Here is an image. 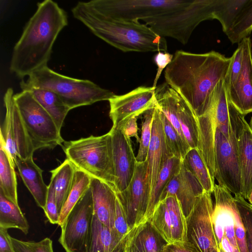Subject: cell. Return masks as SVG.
<instances>
[{"mask_svg":"<svg viewBox=\"0 0 252 252\" xmlns=\"http://www.w3.org/2000/svg\"><path fill=\"white\" fill-rule=\"evenodd\" d=\"M234 198L245 228L248 252H252V205L241 195Z\"/></svg>","mask_w":252,"mask_h":252,"instance_id":"cell-40","label":"cell"},{"mask_svg":"<svg viewBox=\"0 0 252 252\" xmlns=\"http://www.w3.org/2000/svg\"><path fill=\"white\" fill-rule=\"evenodd\" d=\"M249 0H215L214 18L220 23L226 34Z\"/></svg>","mask_w":252,"mask_h":252,"instance_id":"cell-36","label":"cell"},{"mask_svg":"<svg viewBox=\"0 0 252 252\" xmlns=\"http://www.w3.org/2000/svg\"><path fill=\"white\" fill-rule=\"evenodd\" d=\"M156 88L139 86L124 94H115L109 100V116L113 122L112 127L118 128L129 119L138 117L156 107L158 105Z\"/></svg>","mask_w":252,"mask_h":252,"instance_id":"cell-14","label":"cell"},{"mask_svg":"<svg viewBox=\"0 0 252 252\" xmlns=\"http://www.w3.org/2000/svg\"><path fill=\"white\" fill-rule=\"evenodd\" d=\"M13 99L35 150L52 149L65 142L50 114L29 91L14 94Z\"/></svg>","mask_w":252,"mask_h":252,"instance_id":"cell-7","label":"cell"},{"mask_svg":"<svg viewBox=\"0 0 252 252\" xmlns=\"http://www.w3.org/2000/svg\"><path fill=\"white\" fill-rule=\"evenodd\" d=\"M75 170L74 165L66 159L60 165L50 171L49 185L54 190L60 213L70 190Z\"/></svg>","mask_w":252,"mask_h":252,"instance_id":"cell-28","label":"cell"},{"mask_svg":"<svg viewBox=\"0 0 252 252\" xmlns=\"http://www.w3.org/2000/svg\"><path fill=\"white\" fill-rule=\"evenodd\" d=\"M15 165L24 184L36 204L43 209L46 203L48 186L43 181V171L35 163L32 157L18 159L15 162Z\"/></svg>","mask_w":252,"mask_h":252,"instance_id":"cell-24","label":"cell"},{"mask_svg":"<svg viewBox=\"0 0 252 252\" xmlns=\"http://www.w3.org/2000/svg\"><path fill=\"white\" fill-rule=\"evenodd\" d=\"M162 120L165 142L168 151L173 156L183 160L191 148L182 139L162 112Z\"/></svg>","mask_w":252,"mask_h":252,"instance_id":"cell-38","label":"cell"},{"mask_svg":"<svg viewBox=\"0 0 252 252\" xmlns=\"http://www.w3.org/2000/svg\"><path fill=\"white\" fill-rule=\"evenodd\" d=\"M216 127L226 137L233 132L229 111V99L224 82L221 80L217 85L212 103Z\"/></svg>","mask_w":252,"mask_h":252,"instance_id":"cell-29","label":"cell"},{"mask_svg":"<svg viewBox=\"0 0 252 252\" xmlns=\"http://www.w3.org/2000/svg\"><path fill=\"white\" fill-rule=\"evenodd\" d=\"M215 0H191L188 4L170 12L143 20L156 33L188 43L196 27L214 19Z\"/></svg>","mask_w":252,"mask_h":252,"instance_id":"cell-6","label":"cell"},{"mask_svg":"<svg viewBox=\"0 0 252 252\" xmlns=\"http://www.w3.org/2000/svg\"><path fill=\"white\" fill-rule=\"evenodd\" d=\"M247 200H248L249 203L252 205V189Z\"/></svg>","mask_w":252,"mask_h":252,"instance_id":"cell-49","label":"cell"},{"mask_svg":"<svg viewBox=\"0 0 252 252\" xmlns=\"http://www.w3.org/2000/svg\"><path fill=\"white\" fill-rule=\"evenodd\" d=\"M249 126H250V127L252 131V117L251 119V120H250V124H249Z\"/></svg>","mask_w":252,"mask_h":252,"instance_id":"cell-50","label":"cell"},{"mask_svg":"<svg viewBox=\"0 0 252 252\" xmlns=\"http://www.w3.org/2000/svg\"><path fill=\"white\" fill-rule=\"evenodd\" d=\"M220 252H225L224 251H223L221 249H220Z\"/></svg>","mask_w":252,"mask_h":252,"instance_id":"cell-51","label":"cell"},{"mask_svg":"<svg viewBox=\"0 0 252 252\" xmlns=\"http://www.w3.org/2000/svg\"><path fill=\"white\" fill-rule=\"evenodd\" d=\"M168 243L149 220L131 229L126 242V252H161Z\"/></svg>","mask_w":252,"mask_h":252,"instance_id":"cell-23","label":"cell"},{"mask_svg":"<svg viewBox=\"0 0 252 252\" xmlns=\"http://www.w3.org/2000/svg\"><path fill=\"white\" fill-rule=\"evenodd\" d=\"M15 167L5 150L0 147V190L6 197L18 204Z\"/></svg>","mask_w":252,"mask_h":252,"instance_id":"cell-35","label":"cell"},{"mask_svg":"<svg viewBox=\"0 0 252 252\" xmlns=\"http://www.w3.org/2000/svg\"><path fill=\"white\" fill-rule=\"evenodd\" d=\"M174 55L166 52H158L154 57V61L157 66V71L152 87L156 88L157 83L159 79L163 69L171 62Z\"/></svg>","mask_w":252,"mask_h":252,"instance_id":"cell-45","label":"cell"},{"mask_svg":"<svg viewBox=\"0 0 252 252\" xmlns=\"http://www.w3.org/2000/svg\"><path fill=\"white\" fill-rule=\"evenodd\" d=\"M213 209L211 193L204 191L186 217V242L199 252H220L212 220Z\"/></svg>","mask_w":252,"mask_h":252,"instance_id":"cell-12","label":"cell"},{"mask_svg":"<svg viewBox=\"0 0 252 252\" xmlns=\"http://www.w3.org/2000/svg\"><path fill=\"white\" fill-rule=\"evenodd\" d=\"M94 215L102 223L113 229L117 194L115 189L108 183L91 177Z\"/></svg>","mask_w":252,"mask_h":252,"instance_id":"cell-22","label":"cell"},{"mask_svg":"<svg viewBox=\"0 0 252 252\" xmlns=\"http://www.w3.org/2000/svg\"><path fill=\"white\" fill-rule=\"evenodd\" d=\"M29 91L40 105L50 114L61 130L64 120L70 110L56 93L48 89L30 87Z\"/></svg>","mask_w":252,"mask_h":252,"instance_id":"cell-27","label":"cell"},{"mask_svg":"<svg viewBox=\"0 0 252 252\" xmlns=\"http://www.w3.org/2000/svg\"><path fill=\"white\" fill-rule=\"evenodd\" d=\"M178 108V119L184 137L190 148L197 149L199 129L197 117L189 104L180 94Z\"/></svg>","mask_w":252,"mask_h":252,"instance_id":"cell-33","label":"cell"},{"mask_svg":"<svg viewBox=\"0 0 252 252\" xmlns=\"http://www.w3.org/2000/svg\"><path fill=\"white\" fill-rule=\"evenodd\" d=\"M22 90L30 87L48 89L61 98L70 110L109 100L115 94L87 79H79L58 73L47 66L41 68L20 82Z\"/></svg>","mask_w":252,"mask_h":252,"instance_id":"cell-4","label":"cell"},{"mask_svg":"<svg viewBox=\"0 0 252 252\" xmlns=\"http://www.w3.org/2000/svg\"><path fill=\"white\" fill-rule=\"evenodd\" d=\"M113 229L123 239H126L131 231L125 209L117 195Z\"/></svg>","mask_w":252,"mask_h":252,"instance_id":"cell-43","label":"cell"},{"mask_svg":"<svg viewBox=\"0 0 252 252\" xmlns=\"http://www.w3.org/2000/svg\"><path fill=\"white\" fill-rule=\"evenodd\" d=\"M182 162L185 167L197 179L204 190L213 193L215 179L211 176L198 150L191 148Z\"/></svg>","mask_w":252,"mask_h":252,"instance_id":"cell-32","label":"cell"},{"mask_svg":"<svg viewBox=\"0 0 252 252\" xmlns=\"http://www.w3.org/2000/svg\"><path fill=\"white\" fill-rule=\"evenodd\" d=\"M171 156L172 155L168 151L165 142L162 112L157 105L154 110L152 135L146 159V181L149 187V198L163 165L167 158Z\"/></svg>","mask_w":252,"mask_h":252,"instance_id":"cell-19","label":"cell"},{"mask_svg":"<svg viewBox=\"0 0 252 252\" xmlns=\"http://www.w3.org/2000/svg\"><path fill=\"white\" fill-rule=\"evenodd\" d=\"M154 108L144 113L143 119L142 121L141 136L139 147L136 157L137 162H144L147 159L152 135V125Z\"/></svg>","mask_w":252,"mask_h":252,"instance_id":"cell-39","label":"cell"},{"mask_svg":"<svg viewBox=\"0 0 252 252\" xmlns=\"http://www.w3.org/2000/svg\"><path fill=\"white\" fill-rule=\"evenodd\" d=\"M215 203L212 216L213 228L219 248L222 242H229L240 252L235 236V223L239 211L234 196L223 186L215 184Z\"/></svg>","mask_w":252,"mask_h":252,"instance_id":"cell-16","label":"cell"},{"mask_svg":"<svg viewBox=\"0 0 252 252\" xmlns=\"http://www.w3.org/2000/svg\"><path fill=\"white\" fill-rule=\"evenodd\" d=\"M164 252H199L187 242L168 244L163 250Z\"/></svg>","mask_w":252,"mask_h":252,"instance_id":"cell-48","label":"cell"},{"mask_svg":"<svg viewBox=\"0 0 252 252\" xmlns=\"http://www.w3.org/2000/svg\"><path fill=\"white\" fill-rule=\"evenodd\" d=\"M191 0H92L85 2L93 11L104 17L139 21L178 9Z\"/></svg>","mask_w":252,"mask_h":252,"instance_id":"cell-8","label":"cell"},{"mask_svg":"<svg viewBox=\"0 0 252 252\" xmlns=\"http://www.w3.org/2000/svg\"><path fill=\"white\" fill-rule=\"evenodd\" d=\"M182 160L174 156H171L165 161L150 197L148 209L143 222L150 219L156 207L159 202L163 190L173 177L180 170Z\"/></svg>","mask_w":252,"mask_h":252,"instance_id":"cell-30","label":"cell"},{"mask_svg":"<svg viewBox=\"0 0 252 252\" xmlns=\"http://www.w3.org/2000/svg\"><path fill=\"white\" fill-rule=\"evenodd\" d=\"M226 137L216 127L214 142L215 179L234 196H242V186L237 138L235 128Z\"/></svg>","mask_w":252,"mask_h":252,"instance_id":"cell-11","label":"cell"},{"mask_svg":"<svg viewBox=\"0 0 252 252\" xmlns=\"http://www.w3.org/2000/svg\"><path fill=\"white\" fill-rule=\"evenodd\" d=\"M93 217L90 187L60 226L59 242L66 252H88Z\"/></svg>","mask_w":252,"mask_h":252,"instance_id":"cell-9","label":"cell"},{"mask_svg":"<svg viewBox=\"0 0 252 252\" xmlns=\"http://www.w3.org/2000/svg\"><path fill=\"white\" fill-rule=\"evenodd\" d=\"M147 170L146 160L137 162L129 185L121 193H116L125 209L131 230L143 222L147 213L149 200Z\"/></svg>","mask_w":252,"mask_h":252,"instance_id":"cell-13","label":"cell"},{"mask_svg":"<svg viewBox=\"0 0 252 252\" xmlns=\"http://www.w3.org/2000/svg\"><path fill=\"white\" fill-rule=\"evenodd\" d=\"M7 229L0 227V252H15Z\"/></svg>","mask_w":252,"mask_h":252,"instance_id":"cell-47","label":"cell"},{"mask_svg":"<svg viewBox=\"0 0 252 252\" xmlns=\"http://www.w3.org/2000/svg\"><path fill=\"white\" fill-rule=\"evenodd\" d=\"M252 31V0H249L226 33L232 44L240 43Z\"/></svg>","mask_w":252,"mask_h":252,"instance_id":"cell-37","label":"cell"},{"mask_svg":"<svg viewBox=\"0 0 252 252\" xmlns=\"http://www.w3.org/2000/svg\"><path fill=\"white\" fill-rule=\"evenodd\" d=\"M243 46L241 42L238 43V46L230 57L231 62L228 70L224 79L226 90L232 87L237 80L241 71L243 64Z\"/></svg>","mask_w":252,"mask_h":252,"instance_id":"cell-42","label":"cell"},{"mask_svg":"<svg viewBox=\"0 0 252 252\" xmlns=\"http://www.w3.org/2000/svg\"><path fill=\"white\" fill-rule=\"evenodd\" d=\"M15 252H54L52 241L45 238L39 242L25 241L11 237Z\"/></svg>","mask_w":252,"mask_h":252,"instance_id":"cell-41","label":"cell"},{"mask_svg":"<svg viewBox=\"0 0 252 252\" xmlns=\"http://www.w3.org/2000/svg\"><path fill=\"white\" fill-rule=\"evenodd\" d=\"M148 220L168 244L186 241V217L176 196L169 195L159 202Z\"/></svg>","mask_w":252,"mask_h":252,"instance_id":"cell-15","label":"cell"},{"mask_svg":"<svg viewBox=\"0 0 252 252\" xmlns=\"http://www.w3.org/2000/svg\"><path fill=\"white\" fill-rule=\"evenodd\" d=\"M138 117H133L129 119L121 127L118 128L127 137H135L139 143L140 138L138 135L137 120Z\"/></svg>","mask_w":252,"mask_h":252,"instance_id":"cell-46","label":"cell"},{"mask_svg":"<svg viewBox=\"0 0 252 252\" xmlns=\"http://www.w3.org/2000/svg\"><path fill=\"white\" fill-rule=\"evenodd\" d=\"M243 46V64L235 84L226 90L230 102L242 115L252 112V52L249 37L241 42Z\"/></svg>","mask_w":252,"mask_h":252,"instance_id":"cell-20","label":"cell"},{"mask_svg":"<svg viewBox=\"0 0 252 252\" xmlns=\"http://www.w3.org/2000/svg\"><path fill=\"white\" fill-rule=\"evenodd\" d=\"M0 227L16 228L24 234L29 232V225L18 204L6 197L0 190Z\"/></svg>","mask_w":252,"mask_h":252,"instance_id":"cell-31","label":"cell"},{"mask_svg":"<svg viewBox=\"0 0 252 252\" xmlns=\"http://www.w3.org/2000/svg\"><path fill=\"white\" fill-rule=\"evenodd\" d=\"M123 252H126L124 250Z\"/></svg>","mask_w":252,"mask_h":252,"instance_id":"cell-52","label":"cell"},{"mask_svg":"<svg viewBox=\"0 0 252 252\" xmlns=\"http://www.w3.org/2000/svg\"><path fill=\"white\" fill-rule=\"evenodd\" d=\"M161 252H163V251H162Z\"/></svg>","mask_w":252,"mask_h":252,"instance_id":"cell-53","label":"cell"},{"mask_svg":"<svg viewBox=\"0 0 252 252\" xmlns=\"http://www.w3.org/2000/svg\"><path fill=\"white\" fill-rule=\"evenodd\" d=\"M67 24L65 11L57 2L52 0L38 2L14 47L10 72L22 78L47 66L53 45Z\"/></svg>","mask_w":252,"mask_h":252,"instance_id":"cell-2","label":"cell"},{"mask_svg":"<svg viewBox=\"0 0 252 252\" xmlns=\"http://www.w3.org/2000/svg\"><path fill=\"white\" fill-rule=\"evenodd\" d=\"M71 11L95 35L124 52L167 50L165 38L146 24L104 17L91 10L85 2H78Z\"/></svg>","mask_w":252,"mask_h":252,"instance_id":"cell-3","label":"cell"},{"mask_svg":"<svg viewBox=\"0 0 252 252\" xmlns=\"http://www.w3.org/2000/svg\"><path fill=\"white\" fill-rule=\"evenodd\" d=\"M62 147L66 159L76 168L108 183L115 189L112 137L109 131L101 136L91 135L64 142Z\"/></svg>","mask_w":252,"mask_h":252,"instance_id":"cell-5","label":"cell"},{"mask_svg":"<svg viewBox=\"0 0 252 252\" xmlns=\"http://www.w3.org/2000/svg\"><path fill=\"white\" fill-rule=\"evenodd\" d=\"M231 62L219 52L177 50L164 71L165 82L189 104L196 117L212 105L215 88L224 79Z\"/></svg>","mask_w":252,"mask_h":252,"instance_id":"cell-1","label":"cell"},{"mask_svg":"<svg viewBox=\"0 0 252 252\" xmlns=\"http://www.w3.org/2000/svg\"><path fill=\"white\" fill-rule=\"evenodd\" d=\"M213 103V102H212ZM199 129L197 150L212 177L215 179L214 142L216 125L212 104L203 115L197 117Z\"/></svg>","mask_w":252,"mask_h":252,"instance_id":"cell-25","label":"cell"},{"mask_svg":"<svg viewBox=\"0 0 252 252\" xmlns=\"http://www.w3.org/2000/svg\"><path fill=\"white\" fill-rule=\"evenodd\" d=\"M48 186V193L45 205L43 209L48 220L52 224L59 223L60 212L59 211L54 190L51 186Z\"/></svg>","mask_w":252,"mask_h":252,"instance_id":"cell-44","label":"cell"},{"mask_svg":"<svg viewBox=\"0 0 252 252\" xmlns=\"http://www.w3.org/2000/svg\"><path fill=\"white\" fill-rule=\"evenodd\" d=\"M91 177L76 168L73 183L60 213L58 225L61 226L75 205L90 189Z\"/></svg>","mask_w":252,"mask_h":252,"instance_id":"cell-34","label":"cell"},{"mask_svg":"<svg viewBox=\"0 0 252 252\" xmlns=\"http://www.w3.org/2000/svg\"><path fill=\"white\" fill-rule=\"evenodd\" d=\"M13 95L11 88H8L4 94L3 100L6 112L0 127V147L5 150L16 166L17 159L32 157L36 150L26 129Z\"/></svg>","mask_w":252,"mask_h":252,"instance_id":"cell-10","label":"cell"},{"mask_svg":"<svg viewBox=\"0 0 252 252\" xmlns=\"http://www.w3.org/2000/svg\"><path fill=\"white\" fill-rule=\"evenodd\" d=\"M204 191L197 179L185 167L182 160L180 170L163 190L159 202L168 196H176L187 217L191 211L196 198Z\"/></svg>","mask_w":252,"mask_h":252,"instance_id":"cell-21","label":"cell"},{"mask_svg":"<svg viewBox=\"0 0 252 252\" xmlns=\"http://www.w3.org/2000/svg\"><path fill=\"white\" fill-rule=\"evenodd\" d=\"M109 132L112 137L115 189L116 193H121L129 185L137 161L130 138L113 127Z\"/></svg>","mask_w":252,"mask_h":252,"instance_id":"cell-17","label":"cell"},{"mask_svg":"<svg viewBox=\"0 0 252 252\" xmlns=\"http://www.w3.org/2000/svg\"><path fill=\"white\" fill-rule=\"evenodd\" d=\"M229 109L231 121L237 138L242 186V196L247 200L252 189V131L244 115L232 104H230Z\"/></svg>","mask_w":252,"mask_h":252,"instance_id":"cell-18","label":"cell"},{"mask_svg":"<svg viewBox=\"0 0 252 252\" xmlns=\"http://www.w3.org/2000/svg\"><path fill=\"white\" fill-rule=\"evenodd\" d=\"M126 241L94 215L88 252H123Z\"/></svg>","mask_w":252,"mask_h":252,"instance_id":"cell-26","label":"cell"}]
</instances>
